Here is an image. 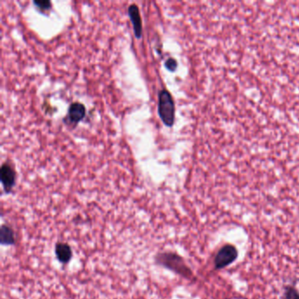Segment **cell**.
Returning <instances> with one entry per match:
<instances>
[{
  "mask_svg": "<svg viewBox=\"0 0 299 299\" xmlns=\"http://www.w3.org/2000/svg\"><path fill=\"white\" fill-rule=\"evenodd\" d=\"M34 4L37 7V8L42 10V11L50 9L51 6H52V3L50 1H46V0H44V1H34Z\"/></svg>",
  "mask_w": 299,
  "mask_h": 299,
  "instance_id": "10",
  "label": "cell"
},
{
  "mask_svg": "<svg viewBox=\"0 0 299 299\" xmlns=\"http://www.w3.org/2000/svg\"><path fill=\"white\" fill-rule=\"evenodd\" d=\"M165 67L166 69H168L169 71H175L178 67V63L174 58L170 57V58L166 60Z\"/></svg>",
  "mask_w": 299,
  "mask_h": 299,
  "instance_id": "11",
  "label": "cell"
},
{
  "mask_svg": "<svg viewBox=\"0 0 299 299\" xmlns=\"http://www.w3.org/2000/svg\"><path fill=\"white\" fill-rule=\"evenodd\" d=\"M0 178L6 193H10L13 190L16 183V172L9 163L5 162L0 168Z\"/></svg>",
  "mask_w": 299,
  "mask_h": 299,
  "instance_id": "4",
  "label": "cell"
},
{
  "mask_svg": "<svg viewBox=\"0 0 299 299\" xmlns=\"http://www.w3.org/2000/svg\"><path fill=\"white\" fill-rule=\"evenodd\" d=\"M175 111L176 107L171 93L166 89L160 91L158 94V113L163 124L169 128L174 125Z\"/></svg>",
  "mask_w": 299,
  "mask_h": 299,
  "instance_id": "2",
  "label": "cell"
},
{
  "mask_svg": "<svg viewBox=\"0 0 299 299\" xmlns=\"http://www.w3.org/2000/svg\"><path fill=\"white\" fill-rule=\"evenodd\" d=\"M0 242L2 245L6 246H12L14 245L16 242L15 234L13 228L7 226L3 225L0 229Z\"/></svg>",
  "mask_w": 299,
  "mask_h": 299,
  "instance_id": "8",
  "label": "cell"
},
{
  "mask_svg": "<svg viewBox=\"0 0 299 299\" xmlns=\"http://www.w3.org/2000/svg\"><path fill=\"white\" fill-rule=\"evenodd\" d=\"M238 250L232 244H227L218 250L215 258L214 266L216 269H222L236 261Z\"/></svg>",
  "mask_w": 299,
  "mask_h": 299,
  "instance_id": "3",
  "label": "cell"
},
{
  "mask_svg": "<svg viewBox=\"0 0 299 299\" xmlns=\"http://www.w3.org/2000/svg\"><path fill=\"white\" fill-rule=\"evenodd\" d=\"M156 263L187 280H193V272L181 256L174 252H162L155 258Z\"/></svg>",
  "mask_w": 299,
  "mask_h": 299,
  "instance_id": "1",
  "label": "cell"
},
{
  "mask_svg": "<svg viewBox=\"0 0 299 299\" xmlns=\"http://www.w3.org/2000/svg\"><path fill=\"white\" fill-rule=\"evenodd\" d=\"M128 15L131 19L134 35L137 39H140L142 35V21L140 17V11L136 4H131L128 7Z\"/></svg>",
  "mask_w": 299,
  "mask_h": 299,
  "instance_id": "6",
  "label": "cell"
},
{
  "mask_svg": "<svg viewBox=\"0 0 299 299\" xmlns=\"http://www.w3.org/2000/svg\"><path fill=\"white\" fill-rule=\"evenodd\" d=\"M86 112L85 106L79 102H74L69 106L66 121L69 124H78L84 118Z\"/></svg>",
  "mask_w": 299,
  "mask_h": 299,
  "instance_id": "5",
  "label": "cell"
},
{
  "mask_svg": "<svg viewBox=\"0 0 299 299\" xmlns=\"http://www.w3.org/2000/svg\"><path fill=\"white\" fill-rule=\"evenodd\" d=\"M282 299H299V291L294 286H286Z\"/></svg>",
  "mask_w": 299,
  "mask_h": 299,
  "instance_id": "9",
  "label": "cell"
},
{
  "mask_svg": "<svg viewBox=\"0 0 299 299\" xmlns=\"http://www.w3.org/2000/svg\"><path fill=\"white\" fill-rule=\"evenodd\" d=\"M55 252H56V259L61 263L68 264L71 261L73 251H72L71 246H69V244L65 242L56 243Z\"/></svg>",
  "mask_w": 299,
  "mask_h": 299,
  "instance_id": "7",
  "label": "cell"
}]
</instances>
